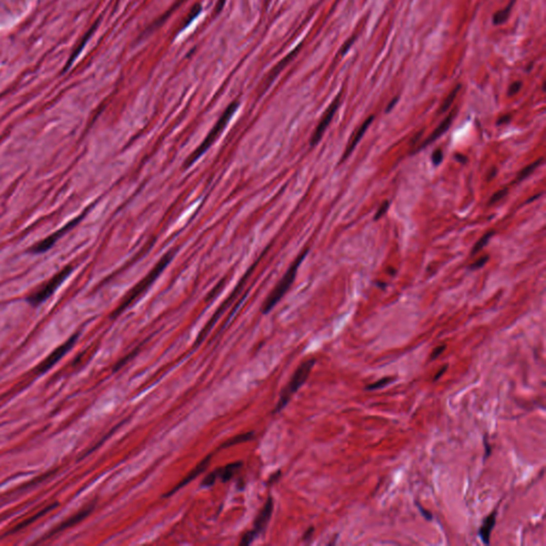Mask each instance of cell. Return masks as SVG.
I'll return each mask as SVG.
<instances>
[{
  "instance_id": "1",
  "label": "cell",
  "mask_w": 546,
  "mask_h": 546,
  "mask_svg": "<svg viewBox=\"0 0 546 546\" xmlns=\"http://www.w3.org/2000/svg\"><path fill=\"white\" fill-rule=\"evenodd\" d=\"M173 256H174V252H169L163 256V257L159 260V262H158V264L152 269V270H150V272L146 276V278H143L127 293V295L124 298V300H123L122 303L120 304V306H118L116 310L114 311V313L112 314V318H115V317H117V316H120L125 310H126L127 307H129L131 304H133L137 299H139L141 295L144 292H146L150 286L153 285V283L158 279V276H159L163 272L164 269L167 268V266L170 264L171 260H172Z\"/></svg>"
},
{
  "instance_id": "2",
  "label": "cell",
  "mask_w": 546,
  "mask_h": 546,
  "mask_svg": "<svg viewBox=\"0 0 546 546\" xmlns=\"http://www.w3.org/2000/svg\"><path fill=\"white\" fill-rule=\"evenodd\" d=\"M307 254H308V249L303 250L302 253L292 262V265L289 267V269L286 271L284 276H283V278L281 279V281L279 282V284L275 286V288L273 289L272 292L268 295V298L264 302V305H262V307H261L262 314H268L269 312H271L272 308L276 304H278L279 302L281 301V299L286 294V292L288 291V289L291 288V286L292 285V283L295 279V275H297V272H298V269H299L300 265L302 264V261L304 260V258L306 257Z\"/></svg>"
},
{
  "instance_id": "3",
  "label": "cell",
  "mask_w": 546,
  "mask_h": 546,
  "mask_svg": "<svg viewBox=\"0 0 546 546\" xmlns=\"http://www.w3.org/2000/svg\"><path fill=\"white\" fill-rule=\"evenodd\" d=\"M238 107H239L238 102H233L232 104L228 105V107L225 109L224 112H223V114L220 116L218 122L216 123V125L213 127V129L209 131V134L207 135V137L201 143V146L197 147L194 150V152L188 157V159L186 160L185 164H183V167H185L186 169H188L190 166H192V164L197 159H199V158H201L202 155H204L207 152V149H209V147L213 146L217 138H218L222 131L224 130L227 123L229 122V120H231L233 114L236 112L237 109H238Z\"/></svg>"
},
{
  "instance_id": "4",
  "label": "cell",
  "mask_w": 546,
  "mask_h": 546,
  "mask_svg": "<svg viewBox=\"0 0 546 546\" xmlns=\"http://www.w3.org/2000/svg\"><path fill=\"white\" fill-rule=\"evenodd\" d=\"M315 364H316V360L310 359L303 362V363L297 368V370L294 371L291 381H289L288 384L284 387V390L282 391L281 396L278 401V404H276L274 409V413L281 412L288 404V402L291 401L293 395L297 393L301 389V386L306 382V380L308 379V377H310L311 371Z\"/></svg>"
},
{
  "instance_id": "5",
  "label": "cell",
  "mask_w": 546,
  "mask_h": 546,
  "mask_svg": "<svg viewBox=\"0 0 546 546\" xmlns=\"http://www.w3.org/2000/svg\"><path fill=\"white\" fill-rule=\"evenodd\" d=\"M272 512H273V501H272V497H269L264 507H262V509L259 511L258 515L256 516L252 530L248 531L246 535L242 536L240 545L251 544L256 538L265 531L267 525L272 516Z\"/></svg>"
},
{
  "instance_id": "6",
  "label": "cell",
  "mask_w": 546,
  "mask_h": 546,
  "mask_svg": "<svg viewBox=\"0 0 546 546\" xmlns=\"http://www.w3.org/2000/svg\"><path fill=\"white\" fill-rule=\"evenodd\" d=\"M72 270H73V268H72L71 266L63 269L61 272H59L50 281H48L47 283H46V284L41 289H38L36 292L32 293L30 297L27 299V301L32 306H37L41 303H43L44 301L47 300L50 297V295L57 291V288L60 286L62 283L65 281V279H67L68 276L72 273Z\"/></svg>"
},
{
  "instance_id": "7",
  "label": "cell",
  "mask_w": 546,
  "mask_h": 546,
  "mask_svg": "<svg viewBox=\"0 0 546 546\" xmlns=\"http://www.w3.org/2000/svg\"><path fill=\"white\" fill-rule=\"evenodd\" d=\"M78 336L79 334H74L73 336H71L67 341H65L64 344H62L61 346H59L57 349H55L54 351H52L47 358H46L41 364H39L37 366V371L38 372H46L47 370H49L50 368L54 366L55 364H57L59 361H60L65 354H67L72 348L74 347L75 343L78 339Z\"/></svg>"
},
{
  "instance_id": "8",
  "label": "cell",
  "mask_w": 546,
  "mask_h": 546,
  "mask_svg": "<svg viewBox=\"0 0 546 546\" xmlns=\"http://www.w3.org/2000/svg\"><path fill=\"white\" fill-rule=\"evenodd\" d=\"M340 97H341V93H339L336 97H335V100L332 102V104L330 105V107H328L326 111V113L324 114V116H322L321 121L319 122L317 128L315 129L314 134L311 138V146H317V144L319 143V141L321 140L322 136H324L325 131L327 130L328 126L330 125V123L332 122L333 117L335 115V113H336V111L339 107L340 105Z\"/></svg>"
},
{
  "instance_id": "9",
  "label": "cell",
  "mask_w": 546,
  "mask_h": 546,
  "mask_svg": "<svg viewBox=\"0 0 546 546\" xmlns=\"http://www.w3.org/2000/svg\"><path fill=\"white\" fill-rule=\"evenodd\" d=\"M250 271H251V270H250ZM250 271H249V272L247 273V275L245 276V279H242V281L240 282V284H239L238 286H237V288L235 289V291H234V292L232 293V295H231V297H229V298H228V299H227V300H226V301L224 302V303H223V304L221 305V307L219 308V310H218V311H217V312H216V314H215V315L213 316V318H212V319H210V320L208 321V324H207V325L205 326V328H203V330L201 331V333L199 334V336H197V338H196L195 345H200V344L202 343V341H203L204 339H205V337L207 336V335H208V333L210 332V330H212V328H214V326L216 325V322H217V320H218V319H219V318L221 317V316H222V314H223V313H224V311H225V308H226V307H227V306H228L229 304H231V303H232L233 298H234V297H236V294L239 292V291H240V288H241L242 284H243V283H245V282L247 281V278H248V275H249Z\"/></svg>"
},
{
  "instance_id": "10",
  "label": "cell",
  "mask_w": 546,
  "mask_h": 546,
  "mask_svg": "<svg viewBox=\"0 0 546 546\" xmlns=\"http://www.w3.org/2000/svg\"><path fill=\"white\" fill-rule=\"evenodd\" d=\"M373 120H374L373 115H370L369 117H367L366 120L364 121V123L359 127V129L352 135V137L349 139V142H348V146H346V149H345L343 156H341V158H340V163L346 161L348 158L350 157V155L353 153V150L355 149V147H357L359 142L362 140V138L364 137L368 127L370 126V124L372 123Z\"/></svg>"
},
{
  "instance_id": "11",
  "label": "cell",
  "mask_w": 546,
  "mask_h": 546,
  "mask_svg": "<svg viewBox=\"0 0 546 546\" xmlns=\"http://www.w3.org/2000/svg\"><path fill=\"white\" fill-rule=\"evenodd\" d=\"M81 218H82V217H78L77 219L73 220L71 223H69V224L65 225L63 228H61L60 231H58L57 233L52 234L51 236L47 237V238L44 239V240H42L41 242H38L36 246H35L34 248L31 249V251L34 252V253H36V254L46 252V251H47V250H49L52 246L55 245L56 241H57L59 238H60V237H62L63 234H65V233H67V232L69 231V229H71L72 227L75 226V225H76V223H78L79 221H80Z\"/></svg>"
},
{
  "instance_id": "12",
  "label": "cell",
  "mask_w": 546,
  "mask_h": 546,
  "mask_svg": "<svg viewBox=\"0 0 546 546\" xmlns=\"http://www.w3.org/2000/svg\"><path fill=\"white\" fill-rule=\"evenodd\" d=\"M210 460H212V455L207 456L205 459L202 460V461H201L199 464H197V465L195 466V468H194L191 472H190V473H188V475H187L185 478H183L179 484H177L176 486H174V488H173L172 490H171L169 493H167V494L164 495V497H169V496H171V495H173L175 492H177L179 490H181V489L183 488V486H185L186 484H188L189 482H191L192 480H194L197 476L201 475V473L208 468V465L210 464Z\"/></svg>"
},
{
  "instance_id": "13",
  "label": "cell",
  "mask_w": 546,
  "mask_h": 546,
  "mask_svg": "<svg viewBox=\"0 0 546 546\" xmlns=\"http://www.w3.org/2000/svg\"><path fill=\"white\" fill-rule=\"evenodd\" d=\"M455 115H456V111H452V112H450L448 115H447V116L444 118V120L442 121V123H440V124L438 125L437 128V129H434V130L432 131V134H431L428 138H427V139L422 143V146H418V147L416 148L415 153H416V152H419V150H422V149L425 148L426 146H430L431 143H433L437 139H438V138H439L440 136H443V135L446 133V131L449 129V127L451 126L453 118H455Z\"/></svg>"
},
{
  "instance_id": "14",
  "label": "cell",
  "mask_w": 546,
  "mask_h": 546,
  "mask_svg": "<svg viewBox=\"0 0 546 546\" xmlns=\"http://www.w3.org/2000/svg\"><path fill=\"white\" fill-rule=\"evenodd\" d=\"M497 508L493 510L490 514L488 516H485L483 522H482V525L480 526V528L478 530V536L480 538V540L482 541L483 544L485 545H489L490 544V539H491V534L493 529H494L495 525H496V517H497Z\"/></svg>"
},
{
  "instance_id": "15",
  "label": "cell",
  "mask_w": 546,
  "mask_h": 546,
  "mask_svg": "<svg viewBox=\"0 0 546 546\" xmlns=\"http://www.w3.org/2000/svg\"><path fill=\"white\" fill-rule=\"evenodd\" d=\"M94 506H95L94 504H92V505L88 506V507H85V508H83L82 510H80L79 512H77L76 514H74L73 516H71L70 518L65 519V521H64L61 525H59L58 527H56L54 530L50 531L49 536H52V535H55V534H58V532L63 531V530H65V529H68V528L72 527V526H74V525H76V524H78V523H80L81 521H83V519H84L85 517H87V516L90 514V513L92 512V510H93Z\"/></svg>"
},
{
  "instance_id": "16",
  "label": "cell",
  "mask_w": 546,
  "mask_h": 546,
  "mask_svg": "<svg viewBox=\"0 0 546 546\" xmlns=\"http://www.w3.org/2000/svg\"><path fill=\"white\" fill-rule=\"evenodd\" d=\"M241 466H242V462L240 461L234 462L223 466V468H220L214 472L216 473L217 479H221L222 482H227L235 476V473L241 469Z\"/></svg>"
},
{
  "instance_id": "17",
  "label": "cell",
  "mask_w": 546,
  "mask_h": 546,
  "mask_svg": "<svg viewBox=\"0 0 546 546\" xmlns=\"http://www.w3.org/2000/svg\"><path fill=\"white\" fill-rule=\"evenodd\" d=\"M514 2H515V0H511L510 3L507 6H506L505 9L496 12L494 14V16H493V24L498 26V25H502V24L507 22V19H508L510 13H511V9H512L513 4H514Z\"/></svg>"
},
{
  "instance_id": "18",
  "label": "cell",
  "mask_w": 546,
  "mask_h": 546,
  "mask_svg": "<svg viewBox=\"0 0 546 546\" xmlns=\"http://www.w3.org/2000/svg\"><path fill=\"white\" fill-rule=\"evenodd\" d=\"M299 49H300V46H299V47H298L297 49H294V50H292V51L291 52V54H289V55H288V56H287L286 58H284V59H283V61H282V62H281V63H280L279 65H278V67H276V68H275V69L273 70V72H272V75H271L270 77H268V81H267V83H266V89L268 88V85H269V84H270V83H271V82L273 81V79H274V78L276 77V75H278V74H280V72H281V71H282L283 69H284V67H285V64H287V63H288L289 61H291V59L293 58V56H295V55H297V54H298V52H299Z\"/></svg>"
},
{
  "instance_id": "19",
  "label": "cell",
  "mask_w": 546,
  "mask_h": 546,
  "mask_svg": "<svg viewBox=\"0 0 546 546\" xmlns=\"http://www.w3.org/2000/svg\"><path fill=\"white\" fill-rule=\"evenodd\" d=\"M542 162H543V158H539V159H538L537 161L532 162L531 164H529V166H527V167H525V168L521 171V172H519V173L517 174L516 180H515L514 182H511V183H516V182H519L524 181L525 179H527V177L530 176V174H531L532 172H534V171H535L537 168H539V166H540V164H541Z\"/></svg>"
},
{
  "instance_id": "20",
  "label": "cell",
  "mask_w": 546,
  "mask_h": 546,
  "mask_svg": "<svg viewBox=\"0 0 546 546\" xmlns=\"http://www.w3.org/2000/svg\"><path fill=\"white\" fill-rule=\"evenodd\" d=\"M461 87H462L461 84H458L457 87L450 92V93L448 94V96H447V97L445 98V100H444L443 104L440 105L439 110H438V113H444V112H446V111L451 107V105H452L453 102H455L456 97H457V95H458V93H459L460 89H461Z\"/></svg>"
},
{
  "instance_id": "21",
  "label": "cell",
  "mask_w": 546,
  "mask_h": 546,
  "mask_svg": "<svg viewBox=\"0 0 546 546\" xmlns=\"http://www.w3.org/2000/svg\"><path fill=\"white\" fill-rule=\"evenodd\" d=\"M396 381V378L394 377H384L382 379H380L378 381H376V382H373L369 385L365 386V391H368V392H371V391H377V390H382L384 389V387L389 386L390 384H392L393 382H395Z\"/></svg>"
},
{
  "instance_id": "22",
  "label": "cell",
  "mask_w": 546,
  "mask_h": 546,
  "mask_svg": "<svg viewBox=\"0 0 546 546\" xmlns=\"http://www.w3.org/2000/svg\"><path fill=\"white\" fill-rule=\"evenodd\" d=\"M252 437H253V432L239 434V436H235L234 437L229 438L227 442H225L221 447H222V448H227V447H231V446H234V445H237V444L248 442V440H250Z\"/></svg>"
},
{
  "instance_id": "23",
  "label": "cell",
  "mask_w": 546,
  "mask_h": 546,
  "mask_svg": "<svg viewBox=\"0 0 546 546\" xmlns=\"http://www.w3.org/2000/svg\"><path fill=\"white\" fill-rule=\"evenodd\" d=\"M96 25H97V24H95V25L93 26V27H92V28H91V29H90V30L88 31V34L84 36V37H83V39H82V42H81V44H80V45H79V48L75 50V52H74V54H73V56H72V57H71V59H70V60H69L68 64H67V65H65L64 71H68V70H69V68H70V67H71V65H72V64H73V62L75 61V58H76V57H77V56H78L79 54H80V51H81V50H82V48L84 47V45H85V43H87V42H88V39H89V38L91 37L92 34H93V32H94V30L96 29Z\"/></svg>"
},
{
  "instance_id": "24",
  "label": "cell",
  "mask_w": 546,
  "mask_h": 546,
  "mask_svg": "<svg viewBox=\"0 0 546 546\" xmlns=\"http://www.w3.org/2000/svg\"><path fill=\"white\" fill-rule=\"evenodd\" d=\"M57 506H58V504H55V505L48 506V507H47V508H46V509H44V510H43V511H41V512H38V513H37V514H36V515H34V516H31L30 518H28V519H27V522H26V521H25V522H23L22 524H19L18 526H16V527L14 528V530H13L12 532L18 531V530H21V529H23L24 527H26V526H29V525H30L31 523H34V522H36V519H37V518H39V517H41V516L45 515V514H46V513H47V512H49L50 510H52V509H55V508L57 507Z\"/></svg>"
},
{
  "instance_id": "25",
  "label": "cell",
  "mask_w": 546,
  "mask_h": 546,
  "mask_svg": "<svg viewBox=\"0 0 546 546\" xmlns=\"http://www.w3.org/2000/svg\"><path fill=\"white\" fill-rule=\"evenodd\" d=\"M493 235H494V232H493V231H490V232H488V233H485V234L481 237V238H480V239L476 242V245L473 246V250H472V255H475V254H477L479 251H481V250H482L486 245H488L489 241H490V239L493 237Z\"/></svg>"
},
{
  "instance_id": "26",
  "label": "cell",
  "mask_w": 546,
  "mask_h": 546,
  "mask_svg": "<svg viewBox=\"0 0 546 546\" xmlns=\"http://www.w3.org/2000/svg\"><path fill=\"white\" fill-rule=\"evenodd\" d=\"M507 193H508V189H507V188H506V189H502V190H498L497 192H495L494 194H493V195L491 196V199H490V201H489V205H493V204H495V203L499 202L502 199H504V197H505L506 195H507Z\"/></svg>"
},
{
  "instance_id": "27",
  "label": "cell",
  "mask_w": 546,
  "mask_h": 546,
  "mask_svg": "<svg viewBox=\"0 0 546 546\" xmlns=\"http://www.w3.org/2000/svg\"><path fill=\"white\" fill-rule=\"evenodd\" d=\"M443 158H444V155H443L442 149L437 148V149L434 150L433 154H432V163L436 167H437V166H439L440 163H442Z\"/></svg>"
},
{
  "instance_id": "28",
  "label": "cell",
  "mask_w": 546,
  "mask_h": 546,
  "mask_svg": "<svg viewBox=\"0 0 546 546\" xmlns=\"http://www.w3.org/2000/svg\"><path fill=\"white\" fill-rule=\"evenodd\" d=\"M488 260H489V256L484 255V256H482V257H480L478 260H476L475 262H473V264H472L470 266V269H471V270H477V269L482 268L486 264V262H488Z\"/></svg>"
},
{
  "instance_id": "29",
  "label": "cell",
  "mask_w": 546,
  "mask_h": 546,
  "mask_svg": "<svg viewBox=\"0 0 546 546\" xmlns=\"http://www.w3.org/2000/svg\"><path fill=\"white\" fill-rule=\"evenodd\" d=\"M389 207H390V202H389V201H384V202L382 203V205H381V206L379 207L377 214L374 215V218H373L374 221H377V220H379V219L381 218V217H383L384 214H386V212H387V209H389Z\"/></svg>"
},
{
  "instance_id": "30",
  "label": "cell",
  "mask_w": 546,
  "mask_h": 546,
  "mask_svg": "<svg viewBox=\"0 0 546 546\" xmlns=\"http://www.w3.org/2000/svg\"><path fill=\"white\" fill-rule=\"evenodd\" d=\"M483 447H484V462L486 461V459H488L491 455H492V446L489 442V437L486 436V434H484L483 437Z\"/></svg>"
},
{
  "instance_id": "31",
  "label": "cell",
  "mask_w": 546,
  "mask_h": 546,
  "mask_svg": "<svg viewBox=\"0 0 546 546\" xmlns=\"http://www.w3.org/2000/svg\"><path fill=\"white\" fill-rule=\"evenodd\" d=\"M201 11H202V6H201L200 4H196V5L194 6V8L192 9V11H191V14H190V15H189V18L187 19V22L185 23V25H183V27H185V28H186V27H187V26H188V25H189L190 23H191V22L193 21V19H194V18H195V17H196L197 15H199V14H200V12H201Z\"/></svg>"
},
{
  "instance_id": "32",
  "label": "cell",
  "mask_w": 546,
  "mask_h": 546,
  "mask_svg": "<svg viewBox=\"0 0 546 546\" xmlns=\"http://www.w3.org/2000/svg\"><path fill=\"white\" fill-rule=\"evenodd\" d=\"M415 505H416V507L418 508V510H419V512H420V514L423 515V517H424L425 519H427V521H429V522L432 521V519H433V514H432V513H431L429 510L425 509V508L423 507V506L420 505L419 503H417V502L415 503Z\"/></svg>"
},
{
  "instance_id": "33",
  "label": "cell",
  "mask_w": 546,
  "mask_h": 546,
  "mask_svg": "<svg viewBox=\"0 0 546 546\" xmlns=\"http://www.w3.org/2000/svg\"><path fill=\"white\" fill-rule=\"evenodd\" d=\"M446 350V345H440L437 348H434L431 355H430V361H434L437 360L439 355H442L444 353V351Z\"/></svg>"
},
{
  "instance_id": "34",
  "label": "cell",
  "mask_w": 546,
  "mask_h": 546,
  "mask_svg": "<svg viewBox=\"0 0 546 546\" xmlns=\"http://www.w3.org/2000/svg\"><path fill=\"white\" fill-rule=\"evenodd\" d=\"M522 88V82L521 81H515L513 82L510 87H509V90H508V94L509 95H515L517 92L521 90Z\"/></svg>"
},
{
  "instance_id": "35",
  "label": "cell",
  "mask_w": 546,
  "mask_h": 546,
  "mask_svg": "<svg viewBox=\"0 0 546 546\" xmlns=\"http://www.w3.org/2000/svg\"><path fill=\"white\" fill-rule=\"evenodd\" d=\"M355 38H357V36H353L350 39H348V41L345 43V45L343 46V48L340 49V55H343V56H344V55L347 54V51L349 50V48L353 45V43H354V41H355Z\"/></svg>"
},
{
  "instance_id": "36",
  "label": "cell",
  "mask_w": 546,
  "mask_h": 546,
  "mask_svg": "<svg viewBox=\"0 0 546 546\" xmlns=\"http://www.w3.org/2000/svg\"><path fill=\"white\" fill-rule=\"evenodd\" d=\"M447 369H448V365H445V366H443L442 368H440V369L436 373V376H434L433 381H437V380H439L440 378H442V376L447 371Z\"/></svg>"
},
{
  "instance_id": "37",
  "label": "cell",
  "mask_w": 546,
  "mask_h": 546,
  "mask_svg": "<svg viewBox=\"0 0 546 546\" xmlns=\"http://www.w3.org/2000/svg\"><path fill=\"white\" fill-rule=\"evenodd\" d=\"M511 121V115L510 114H507V115H504L502 116L499 120L497 121V125H503V124H507Z\"/></svg>"
},
{
  "instance_id": "38",
  "label": "cell",
  "mask_w": 546,
  "mask_h": 546,
  "mask_svg": "<svg viewBox=\"0 0 546 546\" xmlns=\"http://www.w3.org/2000/svg\"><path fill=\"white\" fill-rule=\"evenodd\" d=\"M314 531H315L314 527H310V528H308V529L306 530L305 534H304V536H303V540H305V541H306V540H310V539H311L312 536H313V534H314Z\"/></svg>"
},
{
  "instance_id": "39",
  "label": "cell",
  "mask_w": 546,
  "mask_h": 546,
  "mask_svg": "<svg viewBox=\"0 0 546 546\" xmlns=\"http://www.w3.org/2000/svg\"><path fill=\"white\" fill-rule=\"evenodd\" d=\"M397 102H398V97H395L394 100L389 104V106H387V108H386V112H387V113H389L390 111L395 107V105H396Z\"/></svg>"
},
{
  "instance_id": "40",
  "label": "cell",
  "mask_w": 546,
  "mask_h": 546,
  "mask_svg": "<svg viewBox=\"0 0 546 546\" xmlns=\"http://www.w3.org/2000/svg\"><path fill=\"white\" fill-rule=\"evenodd\" d=\"M456 159H457L458 161H460V162H462V163H466V162H468V158H466L465 156H462V155H458V154H457V155H456Z\"/></svg>"
},
{
  "instance_id": "41",
  "label": "cell",
  "mask_w": 546,
  "mask_h": 546,
  "mask_svg": "<svg viewBox=\"0 0 546 546\" xmlns=\"http://www.w3.org/2000/svg\"><path fill=\"white\" fill-rule=\"evenodd\" d=\"M488 175H489V176H488V181H491V180L493 179V177H495V176H496V169H495V168H493V169L491 170V172H490Z\"/></svg>"
}]
</instances>
